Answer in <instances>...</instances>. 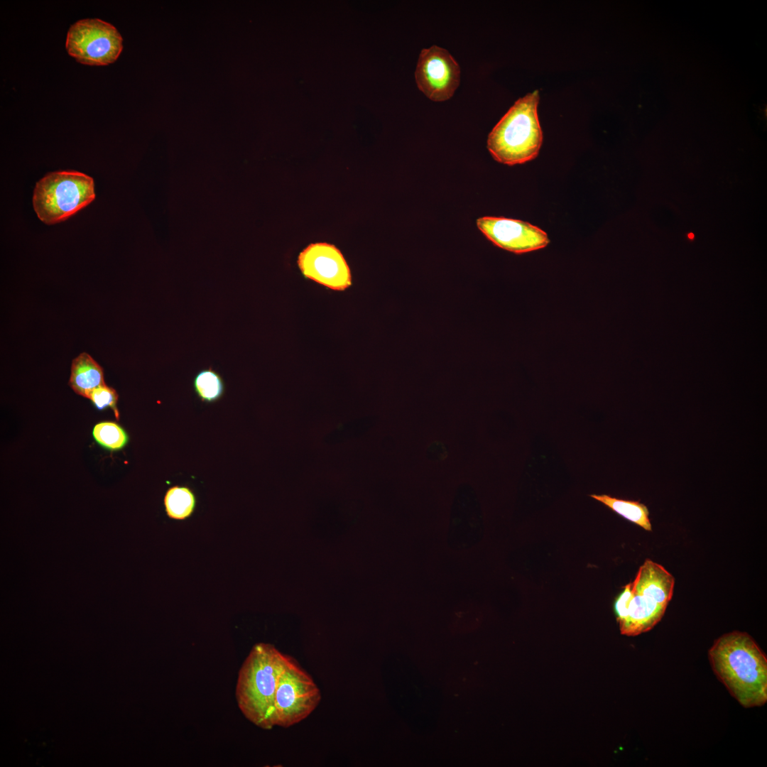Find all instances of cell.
<instances>
[{
    "label": "cell",
    "instance_id": "cell-1",
    "mask_svg": "<svg viewBox=\"0 0 767 767\" xmlns=\"http://www.w3.org/2000/svg\"><path fill=\"white\" fill-rule=\"evenodd\" d=\"M712 670L744 707L767 702V658L747 633L734 631L714 641L708 651Z\"/></svg>",
    "mask_w": 767,
    "mask_h": 767
},
{
    "label": "cell",
    "instance_id": "cell-2",
    "mask_svg": "<svg viewBox=\"0 0 767 767\" xmlns=\"http://www.w3.org/2000/svg\"><path fill=\"white\" fill-rule=\"evenodd\" d=\"M288 658L273 645L259 643L252 647L239 670L236 685L239 708L249 721L263 729L274 727L275 695Z\"/></svg>",
    "mask_w": 767,
    "mask_h": 767
},
{
    "label": "cell",
    "instance_id": "cell-3",
    "mask_svg": "<svg viewBox=\"0 0 767 767\" xmlns=\"http://www.w3.org/2000/svg\"><path fill=\"white\" fill-rule=\"evenodd\" d=\"M539 101L538 90L519 98L493 128L486 146L496 161L513 165L538 156L543 143Z\"/></svg>",
    "mask_w": 767,
    "mask_h": 767
},
{
    "label": "cell",
    "instance_id": "cell-4",
    "mask_svg": "<svg viewBox=\"0 0 767 767\" xmlns=\"http://www.w3.org/2000/svg\"><path fill=\"white\" fill-rule=\"evenodd\" d=\"M631 583V597L616 618L622 635L635 636L661 620L673 597L675 579L663 566L646 559Z\"/></svg>",
    "mask_w": 767,
    "mask_h": 767
},
{
    "label": "cell",
    "instance_id": "cell-5",
    "mask_svg": "<svg viewBox=\"0 0 767 767\" xmlns=\"http://www.w3.org/2000/svg\"><path fill=\"white\" fill-rule=\"evenodd\" d=\"M95 198L93 179L76 171L50 173L36 185L33 205L38 218L47 224L60 222Z\"/></svg>",
    "mask_w": 767,
    "mask_h": 767
},
{
    "label": "cell",
    "instance_id": "cell-6",
    "mask_svg": "<svg viewBox=\"0 0 767 767\" xmlns=\"http://www.w3.org/2000/svg\"><path fill=\"white\" fill-rule=\"evenodd\" d=\"M321 692L310 675L288 656L278 681L273 724L287 728L306 719L317 707Z\"/></svg>",
    "mask_w": 767,
    "mask_h": 767
},
{
    "label": "cell",
    "instance_id": "cell-7",
    "mask_svg": "<svg viewBox=\"0 0 767 767\" xmlns=\"http://www.w3.org/2000/svg\"><path fill=\"white\" fill-rule=\"evenodd\" d=\"M122 38L111 24L97 18L80 20L67 32L66 49L77 61L89 65L114 62L122 48Z\"/></svg>",
    "mask_w": 767,
    "mask_h": 767
},
{
    "label": "cell",
    "instance_id": "cell-8",
    "mask_svg": "<svg viewBox=\"0 0 767 767\" xmlns=\"http://www.w3.org/2000/svg\"><path fill=\"white\" fill-rule=\"evenodd\" d=\"M460 67L445 48L433 45L421 50L415 80L420 91L433 102H444L455 94L460 82Z\"/></svg>",
    "mask_w": 767,
    "mask_h": 767
},
{
    "label": "cell",
    "instance_id": "cell-9",
    "mask_svg": "<svg viewBox=\"0 0 767 767\" xmlns=\"http://www.w3.org/2000/svg\"><path fill=\"white\" fill-rule=\"evenodd\" d=\"M298 266L303 276L331 290L342 291L352 285L350 268L333 244H309L299 254Z\"/></svg>",
    "mask_w": 767,
    "mask_h": 767
},
{
    "label": "cell",
    "instance_id": "cell-10",
    "mask_svg": "<svg viewBox=\"0 0 767 767\" xmlns=\"http://www.w3.org/2000/svg\"><path fill=\"white\" fill-rule=\"evenodd\" d=\"M477 226L494 245L517 254L543 249L550 241L543 229L520 219L482 217Z\"/></svg>",
    "mask_w": 767,
    "mask_h": 767
},
{
    "label": "cell",
    "instance_id": "cell-11",
    "mask_svg": "<svg viewBox=\"0 0 767 767\" xmlns=\"http://www.w3.org/2000/svg\"><path fill=\"white\" fill-rule=\"evenodd\" d=\"M479 511L473 490L461 486L457 491L451 509L447 544L455 551L473 547L482 536Z\"/></svg>",
    "mask_w": 767,
    "mask_h": 767
},
{
    "label": "cell",
    "instance_id": "cell-12",
    "mask_svg": "<svg viewBox=\"0 0 767 767\" xmlns=\"http://www.w3.org/2000/svg\"><path fill=\"white\" fill-rule=\"evenodd\" d=\"M69 384L78 395L89 398L97 388L106 385L102 368L86 352L73 359Z\"/></svg>",
    "mask_w": 767,
    "mask_h": 767
},
{
    "label": "cell",
    "instance_id": "cell-13",
    "mask_svg": "<svg viewBox=\"0 0 767 767\" xmlns=\"http://www.w3.org/2000/svg\"><path fill=\"white\" fill-rule=\"evenodd\" d=\"M589 496L601 502L626 520L647 531H652L648 508L639 501L618 499L607 494H591Z\"/></svg>",
    "mask_w": 767,
    "mask_h": 767
},
{
    "label": "cell",
    "instance_id": "cell-14",
    "mask_svg": "<svg viewBox=\"0 0 767 767\" xmlns=\"http://www.w3.org/2000/svg\"><path fill=\"white\" fill-rule=\"evenodd\" d=\"M164 505L169 518L184 520L193 513L196 499L192 491L188 487L175 486L166 491Z\"/></svg>",
    "mask_w": 767,
    "mask_h": 767
},
{
    "label": "cell",
    "instance_id": "cell-15",
    "mask_svg": "<svg viewBox=\"0 0 767 767\" xmlns=\"http://www.w3.org/2000/svg\"><path fill=\"white\" fill-rule=\"evenodd\" d=\"M193 388L201 401L212 403L219 400L224 392L222 376L212 368L201 370L193 380Z\"/></svg>",
    "mask_w": 767,
    "mask_h": 767
},
{
    "label": "cell",
    "instance_id": "cell-16",
    "mask_svg": "<svg viewBox=\"0 0 767 767\" xmlns=\"http://www.w3.org/2000/svg\"><path fill=\"white\" fill-rule=\"evenodd\" d=\"M93 436L100 445L111 450L123 448L129 440L125 430L112 422H102L96 425L93 429Z\"/></svg>",
    "mask_w": 767,
    "mask_h": 767
},
{
    "label": "cell",
    "instance_id": "cell-17",
    "mask_svg": "<svg viewBox=\"0 0 767 767\" xmlns=\"http://www.w3.org/2000/svg\"><path fill=\"white\" fill-rule=\"evenodd\" d=\"M89 399L99 410L106 408H111L116 417L119 418V412L116 408L118 394L116 391L106 385L95 389L90 395Z\"/></svg>",
    "mask_w": 767,
    "mask_h": 767
}]
</instances>
